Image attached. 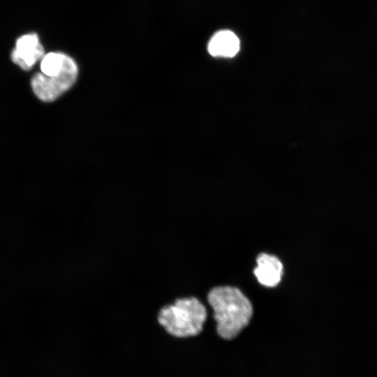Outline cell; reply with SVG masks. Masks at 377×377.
I'll return each instance as SVG.
<instances>
[{
	"label": "cell",
	"mask_w": 377,
	"mask_h": 377,
	"mask_svg": "<svg viewBox=\"0 0 377 377\" xmlns=\"http://www.w3.org/2000/svg\"><path fill=\"white\" fill-rule=\"evenodd\" d=\"M207 300L214 311L217 332L223 339L235 338L249 323L253 306L237 288H214L208 293Z\"/></svg>",
	"instance_id": "6da1fadb"
},
{
	"label": "cell",
	"mask_w": 377,
	"mask_h": 377,
	"mask_svg": "<svg viewBox=\"0 0 377 377\" xmlns=\"http://www.w3.org/2000/svg\"><path fill=\"white\" fill-rule=\"evenodd\" d=\"M207 318L205 306L195 297L179 298L163 306L157 320L172 336L186 337L198 334Z\"/></svg>",
	"instance_id": "7a4b0ae2"
},
{
	"label": "cell",
	"mask_w": 377,
	"mask_h": 377,
	"mask_svg": "<svg viewBox=\"0 0 377 377\" xmlns=\"http://www.w3.org/2000/svg\"><path fill=\"white\" fill-rule=\"evenodd\" d=\"M78 67L71 57L57 75L47 76L42 73L35 74L31 81L35 95L44 102H51L68 91L75 82Z\"/></svg>",
	"instance_id": "3957f363"
},
{
	"label": "cell",
	"mask_w": 377,
	"mask_h": 377,
	"mask_svg": "<svg viewBox=\"0 0 377 377\" xmlns=\"http://www.w3.org/2000/svg\"><path fill=\"white\" fill-rule=\"evenodd\" d=\"M45 55L44 47L36 33L19 37L11 52L12 61L24 71L30 70Z\"/></svg>",
	"instance_id": "277c9868"
},
{
	"label": "cell",
	"mask_w": 377,
	"mask_h": 377,
	"mask_svg": "<svg viewBox=\"0 0 377 377\" xmlns=\"http://www.w3.org/2000/svg\"><path fill=\"white\" fill-rule=\"evenodd\" d=\"M253 273L261 285L274 287L281 280L283 265L275 256L260 253L256 258V267Z\"/></svg>",
	"instance_id": "5b68a950"
},
{
	"label": "cell",
	"mask_w": 377,
	"mask_h": 377,
	"mask_svg": "<svg viewBox=\"0 0 377 377\" xmlns=\"http://www.w3.org/2000/svg\"><path fill=\"white\" fill-rule=\"evenodd\" d=\"M239 45V40L235 33L229 30H222L212 37L207 49L212 56L232 57L238 52Z\"/></svg>",
	"instance_id": "8992f818"
},
{
	"label": "cell",
	"mask_w": 377,
	"mask_h": 377,
	"mask_svg": "<svg viewBox=\"0 0 377 377\" xmlns=\"http://www.w3.org/2000/svg\"><path fill=\"white\" fill-rule=\"evenodd\" d=\"M71 57L62 53L51 52L44 55L40 62V71L47 76L59 74Z\"/></svg>",
	"instance_id": "52a82bcc"
}]
</instances>
